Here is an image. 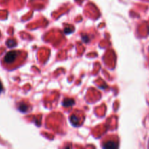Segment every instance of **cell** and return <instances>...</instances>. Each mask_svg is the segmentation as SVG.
<instances>
[{
  "mask_svg": "<svg viewBox=\"0 0 149 149\" xmlns=\"http://www.w3.org/2000/svg\"><path fill=\"white\" fill-rule=\"evenodd\" d=\"M74 104V100L71 98H66L63 100V106L64 107H68V106H71Z\"/></svg>",
  "mask_w": 149,
  "mask_h": 149,
  "instance_id": "obj_5",
  "label": "cell"
},
{
  "mask_svg": "<svg viewBox=\"0 0 149 149\" xmlns=\"http://www.w3.org/2000/svg\"><path fill=\"white\" fill-rule=\"evenodd\" d=\"M26 58V52L22 50H12L4 57L3 62L8 67L16 68L20 66Z\"/></svg>",
  "mask_w": 149,
  "mask_h": 149,
  "instance_id": "obj_1",
  "label": "cell"
},
{
  "mask_svg": "<svg viewBox=\"0 0 149 149\" xmlns=\"http://www.w3.org/2000/svg\"><path fill=\"white\" fill-rule=\"evenodd\" d=\"M28 108H31V107H30L28 103H26L22 102V103H20L18 106V110L23 113L28 112Z\"/></svg>",
  "mask_w": 149,
  "mask_h": 149,
  "instance_id": "obj_4",
  "label": "cell"
},
{
  "mask_svg": "<svg viewBox=\"0 0 149 149\" xmlns=\"http://www.w3.org/2000/svg\"><path fill=\"white\" fill-rule=\"evenodd\" d=\"M2 84H1V82H0V91L2 90Z\"/></svg>",
  "mask_w": 149,
  "mask_h": 149,
  "instance_id": "obj_6",
  "label": "cell"
},
{
  "mask_svg": "<svg viewBox=\"0 0 149 149\" xmlns=\"http://www.w3.org/2000/svg\"><path fill=\"white\" fill-rule=\"evenodd\" d=\"M119 146L118 137L115 135L107 136L102 142V148H116Z\"/></svg>",
  "mask_w": 149,
  "mask_h": 149,
  "instance_id": "obj_2",
  "label": "cell"
},
{
  "mask_svg": "<svg viewBox=\"0 0 149 149\" xmlns=\"http://www.w3.org/2000/svg\"><path fill=\"white\" fill-rule=\"evenodd\" d=\"M84 119H85V116H84L83 113L81 112V111H75L70 116L71 123L75 127L80 126L83 123Z\"/></svg>",
  "mask_w": 149,
  "mask_h": 149,
  "instance_id": "obj_3",
  "label": "cell"
}]
</instances>
